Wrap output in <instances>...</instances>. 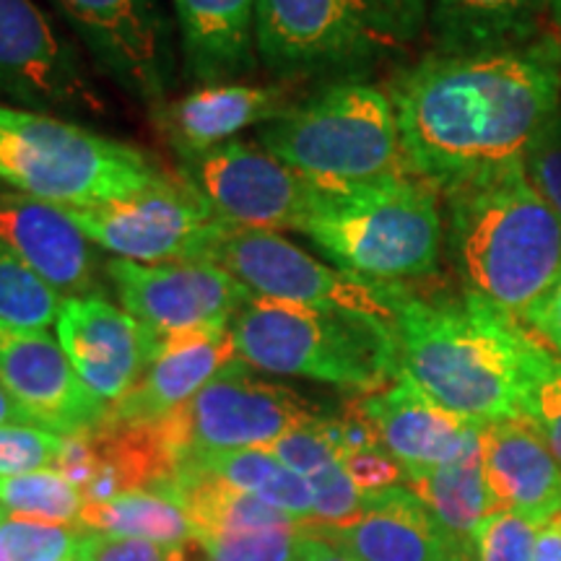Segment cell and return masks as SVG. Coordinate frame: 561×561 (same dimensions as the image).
Returning <instances> with one entry per match:
<instances>
[{"label":"cell","mask_w":561,"mask_h":561,"mask_svg":"<svg viewBox=\"0 0 561 561\" xmlns=\"http://www.w3.org/2000/svg\"><path fill=\"white\" fill-rule=\"evenodd\" d=\"M382 5L401 45L413 42L424 32L426 19H430V0H382Z\"/></svg>","instance_id":"ab89813d"},{"label":"cell","mask_w":561,"mask_h":561,"mask_svg":"<svg viewBox=\"0 0 561 561\" xmlns=\"http://www.w3.org/2000/svg\"><path fill=\"white\" fill-rule=\"evenodd\" d=\"M0 102L55 117L110 112L79 47L34 0H0Z\"/></svg>","instance_id":"7c38bea8"},{"label":"cell","mask_w":561,"mask_h":561,"mask_svg":"<svg viewBox=\"0 0 561 561\" xmlns=\"http://www.w3.org/2000/svg\"><path fill=\"white\" fill-rule=\"evenodd\" d=\"M445 252L460 289L523 320L561 276V221L525 164L442 195Z\"/></svg>","instance_id":"3957f363"},{"label":"cell","mask_w":561,"mask_h":561,"mask_svg":"<svg viewBox=\"0 0 561 561\" xmlns=\"http://www.w3.org/2000/svg\"><path fill=\"white\" fill-rule=\"evenodd\" d=\"M19 424H37V421H34L30 413L21 409V403L16 401V398H13L11 392L0 385V430H3V426H19Z\"/></svg>","instance_id":"b9f144b4"},{"label":"cell","mask_w":561,"mask_h":561,"mask_svg":"<svg viewBox=\"0 0 561 561\" xmlns=\"http://www.w3.org/2000/svg\"><path fill=\"white\" fill-rule=\"evenodd\" d=\"M0 561H11L9 557H5V551H3V549H0Z\"/></svg>","instance_id":"c3c4849f"},{"label":"cell","mask_w":561,"mask_h":561,"mask_svg":"<svg viewBox=\"0 0 561 561\" xmlns=\"http://www.w3.org/2000/svg\"><path fill=\"white\" fill-rule=\"evenodd\" d=\"M180 182L229 229L301 231L312 201V182L242 138L180 161Z\"/></svg>","instance_id":"4fadbf2b"},{"label":"cell","mask_w":561,"mask_h":561,"mask_svg":"<svg viewBox=\"0 0 561 561\" xmlns=\"http://www.w3.org/2000/svg\"><path fill=\"white\" fill-rule=\"evenodd\" d=\"M60 208L96 248L136 263H210V252L231 231L174 180L102 206Z\"/></svg>","instance_id":"8fae6325"},{"label":"cell","mask_w":561,"mask_h":561,"mask_svg":"<svg viewBox=\"0 0 561 561\" xmlns=\"http://www.w3.org/2000/svg\"><path fill=\"white\" fill-rule=\"evenodd\" d=\"M351 405L369 421L385 450L401 462L405 483L458 460L483 432L481 424L447 411L426 396L403 371H398L390 385L364 392Z\"/></svg>","instance_id":"ac0fdd59"},{"label":"cell","mask_w":561,"mask_h":561,"mask_svg":"<svg viewBox=\"0 0 561 561\" xmlns=\"http://www.w3.org/2000/svg\"><path fill=\"white\" fill-rule=\"evenodd\" d=\"M341 466L346 476L354 483L359 494H377V491L405 486V473L392 455L385 450L382 442L369 447H359V450L341 453Z\"/></svg>","instance_id":"d590c367"},{"label":"cell","mask_w":561,"mask_h":561,"mask_svg":"<svg viewBox=\"0 0 561 561\" xmlns=\"http://www.w3.org/2000/svg\"><path fill=\"white\" fill-rule=\"evenodd\" d=\"M439 561H476V559H473V551H466V549H458V546H450V549H447V553Z\"/></svg>","instance_id":"7dc6e473"},{"label":"cell","mask_w":561,"mask_h":561,"mask_svg":"<svg viewBox=\"0 0 561 561\" xmlns=\"http://www.w3.org/2000/svg\"><path fill=\"white\" fill-rule=\"evenodd\" d=\"M55 328L70 367L110 405L128 396L161 343L159 333L110 301L107 294L62 299Z\"/></svg>","instance_id":"2e32d148"},{"label":"cell","mask_w":561,"mask_h":561,"mask_svg":"<svg viewBox=\"0 0 561 561\" xmlns=\"http://www.w3.org/2000/svg\"><path fill=\"white\" fill-rule=\"evenodd\" d=\"M257 144L312 185H364L411 174L388 91L335 81L257 130Z\"/></svg>","instance_id":"52a82bcc"},{"label":"cell","mask_w":561,"mask_h":561,"mask_svg":"<svg viewBox=\"0 0 561 561\" xmlns=\"http://www.w3.org/2000/svg\"><path fill=\"white\" fill-rule=\"evenodd\" d=\"M0 504L16 515L55 525H81L83 496L55 468L0 476Z\"/></svg>","instance_id":"f546056e"},{"label":"cell","mask_w":561,"mask_h":561,"mask_svg":"<svg viewBox=\"0 0 561 561\" xmlns=\"http://www.w3.org/2000/svg\"><path fill=\"white\" fill-rule=\"evenodd\" d=\"M112 81L146 107L167 102L174 79L172 30L159 0H53Z\"/></svg>","instance_id":"5bb4252c"},{"label":"cell","mask_w":561,"mask_h":561,"mask_svg":"<svg viewBox=\"0 0 561 561\" xmlns=\"http://www.w3.org/2000/svg\"><path fill=\"white\" fill-rule=\"evenodd\" d=\"M0 240L62 299L104 294L107 261L60 206L0 191Z\"/></svg>","instance_id":"d6986e66"},{"label":"cell","mask_w":561,"mask_h":561,"mask_svg":"<svg viewBox=\"0 0 561 561\" xmlns=\"http://www.w3.org/2000/svg\"><path fill=\"white\" fill-rule=\"evenodd\" d=\"M149 153L87 125L0 102V185L53 206L89 208L167 182Z\"/></svg>","instance_id":"8992f818"},{"label":"cell","mask_w":561,"mask_h":561,"mask_svg":"<svg viewBox=\"0 0 561 561\" xmlns=\"http://www.w3.org/2000/svg\"><path fill=\"white\" fill-rule=\"evenodd\" d=\"M237 359L271 375L375 392L401 371L392 325L367 314L252 297L229 325Z\"/></svg>","instance_id":"5b68a950"},{"label":"cell","mask_w":561,"mask_h":561,"mask_svg":"<svg viewBox=\"0 0 561 561\" xmlns=\"http://www.w3.org/2000/svg\"><path fill=\"white\" fill-rule=\"evenodd\" d=\"M424 502L445 538L458 549L473 551L476 530L491 515L486 476H483L481 439L458 460L405 483Z\"/></svg>","instance_id":"484cf974"},{"label":"cell","mask_w":561,"mask_h":561,"mask_svg":"<svg viewBox=\"0 0 561 561\" xmlns=\"http://www.w3.org/2000/svg\"><path fill=\"white\" fill-rule=\"evenodd\" d=\"M167 561H208V557H206V549H203L195 538H191L187 543L170 549V557H167Z\"/></svg>","instance_id":"ee69618b"},{"label":"cell","mask_w":561,"mask_h":561,"mask_svg":"<svg viewBox=\"0 0 561 561\" xmlns=\"http://www.w3.org/2000/svg\"><path fill=\"white\" fill-rule=\"evenodd\" d=\"M533 561H561V517L538 528Z\"/></svg>","instance_id":"60d3db41"},{"label":"cell","mask_w":561,"mask_h":561,"mask_svg":"<svg viewBox=\"0 0 561 561\" xmlns=\"http://www.w3.org/2000/svg\"><path fill=\"white\" fill-rule=\"evenodd\" d=\"M549 26L561 37V0H549Z\"/></svg>","instance_id":"bcb514c9"},{"label":"cell","mask_w":561,"mask_h":561,"mask_svg":"<svg viewBox=\"0 0 561 561\" xmlns=\"http://www.w3.org/2000/svg\"><path fill=\"white\" fill-rule=\"evenodd\" d=\"M392 331L403 375L481 426L523 419L533 388L559 362L530 328L468 291L426 294L403 284Z\"/></svg>","instance_id":"7a4b0ae2"},{"label":"cell","mask_w":561,"mask_h":561,"mask_svg":"<svg viewBox=\"0 0 561 561\" xmlns=\"http://www.w3.org/2000/svg\"><path fill=\"white\" fill-rule=\"evenodd\" d=\"M538 525L517 512H491L473 538L476 561H533Z\"/></svg>","instance_id":"836d02e7"},{"label":"cell","mask_w":561,"mask_h":561,"mask_svg":"<svg viewBox=\"0 0 561 561\" xmlns=\"http://www.w3.org/2000/svg\"><path fill=\"white\" fill-rule=\"evenodd\" d=\"M305 530L348 561H439L453 546L409 486L364 494L348 523Z\"/></svg>","instance_id":"603a6c76"},{"label":"cell","mask_w":561,"mask_h":561,"mask_svg":"<svg viewBox=\"0 0 561 561\" xmlns=\"http://www.w3.org/2000/svg\"><path fill=\"white\" fill-rule=\"evenodd\" d=\"M50 561H91V557H89V528L83 530L81 541H79V546H76L73 551L66 553V557H60V559H50Z\"/></svg>","instance_id":"f6af8a7d"},{"label":"cell","mask_w":561,"mask_h":561,"mask_svg":"<svg viewBox=\"0 0 561 561\" xmlns=\"http://www.w3.org/2000/svg\"><path fill=\"white\" fill-rule=\"evenodd\" d=\"M481 450L491 512H517L538 528L561 517V462L528 419L483 426Z\"/></svg>","instance_id":"44dd1931"},{"label":"cell","mask_w":561,"mask_h":561,"mask_svg":"<svg viewBox=\"0 0 561 561\" xmlns=\"http://www.w3.org/2000/svg\"><path fill=\"white\" fill-rule=\"evenodd\" d=\"M523 322L525 328H530L533 333L541 335L543 343H549V348L557 351L561 356V276L557 278V284L530 307V312L525 314Z\"/></svg>","instance_id":"f35d334b"},{"label":"cell","mask_w":561,"mask_h":561,"mask_svg":"<svg viewBox=\"0 0 561 561\" xmlns=\"http://www.w3.org/2000/svg\"><path fill=\"white\" fill-rule=\"evenodd\" d=\"M83 525H55L16 515L0 504V549L11 561H50L79 546Z\"/></svg>","instance_id":"4dcf8cb0"},{"label":"cell","mask_w":561,"mask_h":561,"mask_svg":"<svg viewBox=\"0 0 561 561\" xmlns=\"http://www.w3.org/2000/svg\"><path fill=\"white\" fill-rule=\"evenodd\" d=\"M325 416L299 390L252 375L234 359L191 403L159 421V430L178 455L180 466L201 455L231 450H265L294 426Z\"/></svg>","instance_id":"9c48e42d"},{"label":"cell","mask_w":561,"mask_h":561,"mask_svg":"<svg viewBox=\"0 0 561 561\" xmlns=\"http://www.w3.org/2000/svg\"><path fill=\"white\" fill-rule=\"evenodd\" d=\"M62 442L58 432L37 424L3 426L0 430V476H19L58 466Z\"/></svg>","instance_id":"d6a6232c"},{"label":"cell","mask_w":561,"mask_h":561,"mask_svg":"<svg viewBox=\"0 0 561 561\" xmlns=\"http://www.w3.org/2000/svg\"><path fill=\"white\" fill-rule=\"evenodd\" d=\"M442 195L416 174L364 185H312L299 234L354 276L411 284L437 273L445 252Z\"/></svg>","instance_id":"277c9868"},{"label":"cell","mask_w":561,"mask_h":561,"mask_svg":"<svg viewBox=\"0 0 561 561\" xmlns=\"http://www.w3.org/2000/svg\"><path fill=\"white\" fill-rule=\"evenodd\" d=\"M305 525H278V528L221 533V536L195 538L206 549L208 561H299Z\"/></svg>","instance_id":"1f68e13d"},{"label":"cell","mask_w":561,"mask_h":561,"mask_svg":"<svg viewBox=\"0 0 561 561\" xmlns=\"http://www.w3.org/2000/svg\"><path fill=\"white\" fill-rule=\"evenodd\" d=\"M178 19L185 79L229 83L257 62V0H172Z\"/></svg>","instance_id":"cb8c5ba5"},{"label":"cell","mask_w":561,"mask_h":561,"mask_svg":"<svg viewBox=\"0 0 561 561\" xmlns=\"http://www.w3.org/2000/svg\"><path fill=\"white\" fill-rule=\"evenodd\" d=\"M0 385L39 426L62 437L96 430L110 413V403L81 382L50 331L0 322Z\"/></svg>","instance_id":"e0dca14e"},{"label":"cell","mask_w":561,"mask_h":561,"mask_svg":"<svg viewBox=\"0 0 561 561\" xmlns=\"http://www.w3.org/2000/svg\"><path fill=\"white\" fill-rule=\"evenodd\" d=\"M234 359L229 328L161 335L157 356L128 396L110 405L107 419L123 424H159L191 403Z\"/></svg>","instance_id":"7402d4cb"},{"label":"cell","mask_w":561,"mask_h":561,"mask_svg":"<svg viewBox=\"0 0 561 561\" xmlns=\"http://www.w3.org/2000/svg\"><path fill=\"white\" fill-rule=\"evenodd\" d=\"M62 297L0 240V322L24 331H47L58 322Z\"/></svg>","instance_id":"f1b7e54d"},{"label":"cell","mask_w":561,"mask_h":561,"mask_svg":"<svg viewBox=\"0 0 561 561\" xmlns=\"http://www.w3.org/2000/svg\"><path fill=\"white\" fill-rule=\"evenodd\" d=\"M299 102V83H206L180 100H167L151 110L159 136L180 161L237 140L255 125L278 121Z\"/></svg>","instance_id":"ffe728a7"},{"label":"cell","mask_w":561,"mask_h":561,"mask_svg":"<svg viewBox=\"0 0 561 561\" xmlns=\"http://www.w3.org/2000/svg\"><path fill=\"white\" fill-rule=\"evenodd\" d=\"M525 174L561 221V110L525 153Z\"/></svg>","instance_id":"e575fe53"},{"label":"cell","mask_w":561,"mask_h":561,"mask_svg":"<svg viewBox=\"0 0 561 561\" xmlns=\"http://www.w3.org/2000/svg\"><path fill=\"white\" fill-rule=\"evenodd\" d=\"M398 45L382 0H257V60L278 81L356 73Z\"/></svg>","instance_id":"ba28073f"},{"label":"cell","mask_w":561,"mask_h":561,"mask_svg":"<svg viewBox=\"0 0 561 561\" xmlns=\"http://www.w3.org/2000/svg\"><path fill=\"white\" fill-rule=\"evenodd\" d=\"M388 96L411 174L439 195L523 164L561 110V37L442 55L398 70Z\"/></svg>","instance_id":"6da1fadb"},{"label":"cell","mask_w":561,"mask_h":561,"mask_svg":"<svg viewBox=\"0 0 561 561\" xmlns=\"http://www.w3.org/2000/svg\"><path fill=\"white\" fill-rule=\"evenodd\" d=\"M89 557L91 561H167L170 549L151 541H140V538L89 530Z\"/></svg>","instance_id":"74e56055"},{"label":"cell","mask_w":561,"mask_h":561,"mask_svg":"<svg viewBox=\"0 0 561 561\" xmlns=\"http://www.w3.org/2000/svg\"><path fill=\"white\" fill-rule=\"evenodd\" d=\"M81 525L107 536L140 538L164 549H174L193 538L185 510L167 486L125 491L110 502L83 504Z\"/></svg>","instance_id":"4316f807"},{"label":"cell","mask_w":561,"mask_h":561,"mask_svg":"<svg viewBox=\"0 0 561 561\" xmlns=\"http://www.w3.org/2000/svg\"><path fill=\"white\" fill-rule=\"evenodd\" d=\"M549 0H430L434 53L471 55L528 45L543 34Z\"/></svg>","instance_id":"d4e9b609"},{"label":"cell","mask_w":561,"mask_h":561,"mask_svg":"<svg viewBox=\"0 0 561 561\" xmlns=\"http://www.w3.org/2000/svg\"><path fill=\"white\" fill-rule=\"evenodd\" d=\"M198 466L216 479L231 483V486L248 491L257 500L268 502L271 507L297 520L299 525H310L314 520V496L310 483L297 476L284 462H278L265 450H231L201 455V458L185 460ZM182 462V466H185Z\"/></svg>","instance_id":"83f0119b"},{"label":"cell","mask_w":561,"mask_h":561,"mask_svg":"<svg viewBox=\"0 0 561 561\" xmlns=\"http://www.w3.org/2000/svg\"><path fill=\"white\" fill-rule=\"evenodd\" d=\"M525 419L541 432L546 445L561 462V359L533 388L528 403H525Z\"/></svg>","instance_id":"8d00e7d4"},{"label":"cell","mask_w":561,"mask_h":561,"mask_svg":"<svg viewBox=\"0 0 561 561\" xmlns=\"http://www.w3.org/2000/svg\"><path fill=\"white\" fill-rule=\"evenodd\" d=\"M299 561H348V559L343 557V553L335 551V549H331V546H328V543H322L320 538H312L310 533H307L305 543H301Z\"/></svg>","instance_id":"7bdbcfd3"},{"label":"cell","mask_w":561,"mask_h":561,"mask_svg":"<svg viewBox=\"0 0 561 561\" xmlns=\"http://www.w3.org/2000/svg\"><path fill=\"white\" fill-rule=\"evenodd\" d=\"M255 297L284 305L367 314L392 325L403 284H377L314 257L276 231L231 229L210 252Z\"/></svg>","instance_id":"30bf717a"},{"label":"cell","mask_w":561,"mask_h":561,"mask_svg":"<svg viewBox=\"0 0 561 561\" xmlns=\"http://www.w3.org/2000/svg\"><path fill=\"white\" fill-rule=\"evenodd\" d=\"M107 280L123 310L159 335L229 328L255 297L229 271L206 261L136 263L110 257Z\"/></svg>","instance_id":"9a60e30c"}]
</instances>
